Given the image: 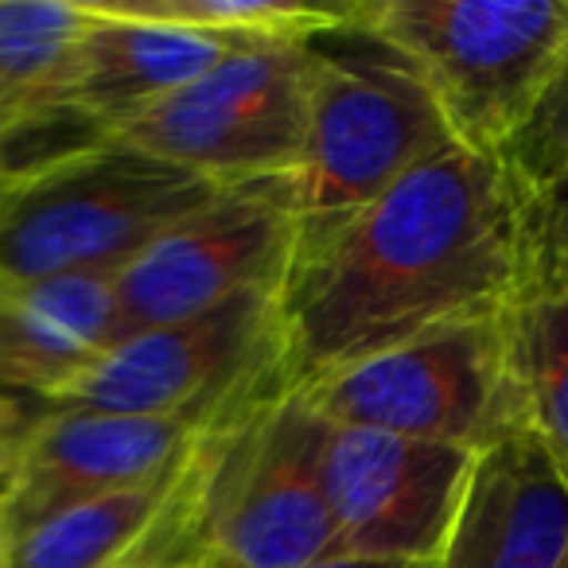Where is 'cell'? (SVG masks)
<instances>
[{
    "mask_svg": "<svg viewBox=\"0 0 568 568\" xmlns=\"http://www.w3.org/2000/svg\"><path fill=\"white\" fill-rule=\"evenodd\" d=\"M534 273L529 191L464 144L327 234L296 245L281 284L296 389L459 320L490 316Z\"/></svg>",
    "mask_w": 568,
    "mask_h": 568,
    "instance_id": "1",
    "label": "cell"
},
{
    "mask_svg": "<svg viewBox=\"0 0 568 568\" xmlns=\"http://www.w3.org/2000/svg\"><path fill=\"white\" fill-rule=\"evenodd\" d=\"M304 48L308 141L296 175L281 187L301 222V242H312L459 141L433 87L355 17V4Z\"/></svg>",
    "mask_w": 568,
    "mask_h": 568,
    "instance_id": "2",
    "label": "cell"
},
{
    "mask_svg": "<svg viewBox=\"0 0 568 568\" xmlns=\"http://www.w3.org/2000/svg\"><path fill=\"white\" fill-rule=\"evenodd\" d=\"M433 87L464 149L503 156L568 55V0H358Z\"/></svg>",
    "mask_w": 568,
    "mask_h": 568,
    "instance_id": "3",
    "label": "cell"
},
{
    "mask_svg": "<svg viewBox=\"0 0 568 568\" xmlns=\"http://www.w3.org/2000/svg\"><path fill=\"white\" fill-rule=\"evenodd\" d=\"M226 187L113 141L17 187L0 206V288L133 265Z\"/></svg>",
    "mask_w": 568,
    "mask_h": 568,
    "instance_id": "4",
    "label": "cell"
},
{
    "mask_svg": "<svg viewBox=\"0 0 568 568\" xmlns=\"http://www.w3.org/2000/svg\"><path fill=\"white\" fill-rule=\"evenodd\" d=\"M281 389H293L284 366L281 288H257L199 316L125 335L48 405L222 428Z\"/></svg>",
    "mask_w": 568,
    "mask_h": 568,
    "instance_id": "5",
    "label": "cell"
},
{
    "mask_svg": "<svg viewBox=\"0 0 568 568\" xmlns=\"http://www.w3.org/2000/svg\"><path fill=\"white\" fill-rule=\"evenodd\" d=\"M324 436L327 420L296 386L230 420L214 444L191 568H308L343 552L324 490Z\"/></svg>",
    "mask_w": 568,
    "mask_h": 568,
    "instance_id": "6",
    "label": "cell"
},
{
    "mask_svg": "<svg viewBox=\"0 0 568 568\" xmlns=\"http://www.w3.org/2000/svg\"><path fill=\"white\" fill-rule=\"evenodd\" d=\"M301 389L332 425L452 444L471 456L526 428L506 308L428 332Z\"/></svg>",
    "mask_w": 568,
    "mask_h": 568,
    "instance_id": "7",
    "label": "cell"
},
{
    "mask_svg": "<svg viewBox=\"0 0 568 568\" xmlns=\"http://www.w3.org/2000/svg\"><path fill=\"white\" fill-rule=\"evenodd\" d=\"M118 136L219 187L288 183L308 141V48L237 40L203 79Z\"/></svg>",
    "mask_w": 568,
    "mask_h": 568,
    "instance_id": "8",
    "label": "cell"
},
{
    "mask_svg": "<svg viewBox=\"0 0 568 568\" xmlns=\"http://www.w3.org/2000/svg\"><path fill=\"white\" fill-rule=\"evenodd\" d=\"M301 222L281 183L226 187L118 273L121 339L199 316L257 288H281Z\"/></svg>",
    "mask_w": 568,
    "mask_h": 568,
    "instance_id": "9",
    "label": "cell"
},
{
    "mask_svg": "<svg viewBox=\"0 0 568 568\" xmlns=\"http://www.w3.org/2000/svg\"><path fill=\"white\" fill-rule=\"evenodd\" d=\"M475 456L452 444L332 425L324 490L347 557L436 565Z\"/></svg>",
    "mask_w": 568,
    "mask_h": 568,
    "instance_id": "10",
    "label": "cell"
},
{
    "mask_svg": "<svg viewBox=\"0 0 568 568\" xmlns=\"http://www.w3.org/2000/svg\"><path fill=\"white\" fill-rule=\"evenodd\" d=\"M211 433L219 428L175 417L36 405L0 471L12 534L74 503L156 479Z\"/></svg>",
    "mask_w": 568,
    "mask_h": 568,
    "instance_id": "11",
    "label": "cell"
},
{
    "mask_svg": "<svg viewBox=\"0 0 568 568\" xmlns=\"http://www.w3.org/2000/svg\"><path fill=\"white\" fill-rule=\"evenodd\" d=\"M222 428L141 487L87 498L12 534V568H191Z\"/></svg>",
    "mask_w": 568,
    "mask_h": 568,
    "instance_id": "12",
    "label": "cell"
},
{
    "mask_svg": "<svg viewBox=\"0 0 568 568\" xmlns=\"http://www.w3.org/2000/svg\"><path fill=\"white\" fill-rule=\"evenodd\" d=\"M433 568H568V479L529 428L475 456Z\"/></svg>",
    "mask_w": 568,
    "mask_h": 568,
    "instance_id": "13",
    "label": "cell"
},
{
    "mask_svg": "<svg viewBox=\"0 0 568 568\" xmlns=\"http://www.w3.org/2000/svg\"><path fill=\"white\" fill-rule=\"evenodd\" d=\"M121 343L118 276L71 273L0 288V394L48 405Z\"/></svg>",
    "mask_w": 568,
    "mask_h": 568,
    "instance_id": "14",
    "label": "cell"
},
{
    "mask_svg": "<svg viewBox=\"0 0 568 568\" xmlns=\"http://www.w3.org/2000/svg\"><path fill=\"white\" fill-rule=\"evenodd\" d=\"M90 28L71 74V98L113 136L172 94L203 79L234 43L164 20L125 17L105 0H87Z\"/></svg>",
    "mask_w": 568,
    "mask_h": 568,
    "instance_id": "15",
    "label": "cell"
},
{
    "mask_svg": "<svg viewBox=\"0 0 568 568\" xmlns=\"http://www.w3.org/2000/svg\"><path fill=\"white\" fill-rule=\"evenodd\" d=\"M506 343L521 420L568 479V284L534 268L506 304Z\"/></svg>",
    "mask_w": 568,
    "mask_h": 568,
    "instance_id": "16",
    "label": "cell"
},
{
    "mask_svg": "<svg viewBox=\"0 0 568 568\" xmlns=\"http://www.w3.org/2000/svg\"><path fill=\"white\" fill-rule=\"evenodd\" d=\"M87 0H0V110L71 94Z\"/></svg>",
    "mask_w": 568,
    "mask_h": 568,
    "instance_id": "17",
    "label": "cell"
},
{
    "mask_svg": "<svg viewBox=\"0 0 568 568\" xmlns=\"http://www.w3.org/2000/svg\"><path fill=\"white\" fill-rule=\"evenodd\" d=\"M105 141H113V133L71 94L36 98V102L0 110V172L12 191L71 164Z\"/></svg>",
    "mask_w": 568,
    "mask_h": 568,
    "instance_id": "18",
    "label": "cell"
},
{
    "mask_svg": "<svg viewBox=\"0 0 568 568\" xmlns=\"http://www.w3.org/2000/svg\"><path fill=\"white\" fill-rule=\"evenodd\" d=\"M503 164L526 191H537L568 172V55L557 79L534 105L529 121L518 129L503 152Z\"/></svg>",
    "mask_w": 568,
    "mask_h": 568,
    "instance_id": "19",
    "label": "cell"
},
{
    "mask_svg": "<svg viewBox=\"0 0 568 568\" xmlns=\"http://www.w3.org/2000/svg\"><path fill=\"white\" fill-rule=\"evenodd\" d=\"M529 242L537 273L568 284V172L529 191Z\"/></svg>",
    "mask_w": 568,
    "mask_h": 568,
    "instance_id": "20",
    "label": "cell"
},
{
    "mask_svg": "<svg viewBox=\"0 0 568 568\" xmlns=\"http://www.w3.org/2000/svg\"><path fill=\"white\" fill-rule=\"evenodd\" d=\"M32 409H36V405L20 402V397L0 394V467L9 464V452H12V444H17L20 428H24V420H28V413H32Z\"/></svg>",
    "mask_w": 568,
    "mask_h": 568,
    "instance_id": "21",
    "label": "cell"
},
{
    "mask_svg": "<svg viewBox=\"0 0 568 568\" xmlns=\"http://www.w3.org/2000/svg\"><path fill=\"white\" fill-rule=\"evenodd\" d=\"M308 568H433V565H413V560H371V557H347V552H335L327 560H316Z\"/></svg>",
    "mask_w": 568,
    "mask_h": 568,
    "instance_id": "22",
    "label": "cell"
},
{
    "mask_svg": "<svg viewBox=\"0 0 568 568\" xmlns=\"http://www.w3.org/2000/svg\"><path fill=\"white\" fill-rule=\"evenodd\" d=\"M0 568H12V526H9V514H4V498H0Z\"/></svg>",
    "mask_w": 568,
    "mask_h": 568,
    "instance_id": "23",
    "label": "cell"
},
{
    "mask_svg": "<svg viewBox=\"0 0 568 568\" xmlns=\"http://www.w3.org/2000/svg\"><path fill=\"white\" fill-rule=\"evenodd\" d=\"M12 195V187H9V180H4V172H0V206H4V199Z\"/></svg>",
    "mask_w": 568,
    "mask_h": 568,
    "instance_id": "24",
    "label": "cell"
}]
</instances>
